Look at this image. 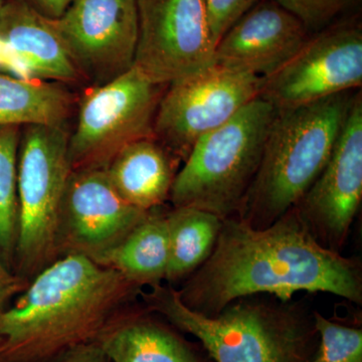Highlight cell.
Listing matches in <instances>:
<instances>
[{
    "instance_id": "obj_1",
    "label": "cell",
    "mask_w": 362,
    "mask_h": 362,
    "mask_svg": "<svg viewBox=\"0 0 362 362\" xmlns=\"http://www.w3.org/2000/svg\"><path fill=\"white\" fill-rule=\"evenodd\" d=\"M176 291L185 306L209 317L262 294L289 302L298 292H323L361 305L362 267L319 245L293 207L265 228L223 218L213 254Z\"/></svg>"
},
{
    "instance_id": "obj_2",
    "label": "cell",
    "mask_w": 362,
    "mask_h": 362,
    "mask_svg": "<svg viewBox=\"0 0 362 362\" xmlns=\"http://www.w3.org/2000/svg\"><path fill=\"white\" fill-rule=\"evenodd\" d=\"M141 290L85 257L57 259L0 313V362H54L96 341Z\"/></svg>"
},
{
    "instance_id": "obj_3",
    "label": "cell",
    "mask_w": 362,
    "mask_h": 362,
    "mask_svg": "<svg viewBox=\"0 0 362 362\" xmlns=\"http://www.w3.org/2000/svg\"><path fill=\"white\" fill-rule=\"evenodd\" d=\"M139 293L143 307L201 341L214 362H309L318 347L313 311L301 302L240 298L209 317L181 302L171 285Z\"/></svg>"
},
{
    "instance_id": "obj_4",
    "label": "cell",
    "mask_w": 362,
    "mask_h": 362,
    "mask_svg": "<svg viewBox=\"0 0 362 362\" xmlns=\"http://www.w3.org/2000/svg\"><path fill=\"white\" fill-rule=\"evenodd\" d=\"M352 100L347 92L277 111L257 175L235 216L265 228L296 206L325 168Z\"/></svg>"
},
{
    "instance_id": "obj_5",
    "label": "cell",
    "mask_w": 362,
    "mask_h": 362,
    "mask_svg": "<svg viewBox=\"0 0 362 362\" xmlns=\"http://www.w3.org/2000/svg\"><path fill=\"white\" fill-rule=\"evenodd\" d=\"M276 114L259 97L202 136L175 176L173 206L197 207L223 220L235 216L257 175Z\"/></svg>"
},
{
    "instance_id": "obj_6",
    "label": "cell",
    "mask_w": 362,
    "mask_h": 362,
    "mask_svg": "<svg viewBox=\"0 0 362 362\" xmlns=\"http://www.w3.org/2000/svg\"><path fill=\"white\" fill-rule=\"evenodd\" d=\"M65 126H25L18 158V240L13 272L30 283L57 259V226L73 168Z\"/></svg>"
},
{
    "instance_id": "obj_7",
    "label": "cell",
    "mask_w": 362,
    "mask_h": 362,
    "mask_svg": "<svg viewBox=\"0 0 362 362\" xmlns=\"http://www.w3.org/2000/svg\"><path fill=\"white\" fill-rule=\"evenodd\" d=\"M164 86L134 66L90 90L78 105L77 125L69 137L74 169H105L130 143L153 136L154 119Z\"/></svg>"
},
{
    "instance_id": "obj_8",
    "label": "cell",
    "mask_w": 362,
    "mask_h": 362,
    "mask_svg": "<svg viewBox=\"0 0 362 362\" xmlns=\"http://www.w3.org/2000/svg\"><path fill=\"white\" fill-rule=\"evenodd\" d=\"M264 78L211 63L168 85L162 95L153 136L185 162L199 139L261 96Z\"/></svg>"
},
{
    "instance_id": "obj_9",
    "label": "cell",
    "mask_w": 362,
    "mask_h": 362,
    "mask_svg": "<svg viewBox=\"0 0 362 362\" xmlns=\"http://www.w3.org/2000/svg\"><path fill=\"white\" fill-rule=\"evenodd\" d=\"M361 85L362 28L349 21L309 37L289 61L264 78L259 97L277 111L287 110Z\"/></svg>"
},
{
    "instance_id": "obj_10",
    "label": "cell",
    "mask_w": 362,
    "mask_h": 362,
    "mask_svg": "<svg viewBox=\"0 0 362 362\" xmlns=\"http://www.w3.org/2000/svg\"><path fill=\"white\" fill-rule=\"evenodd\" d=\"M138 39L133 66L152 82L168 85L214 61L204 0H136Z\"/></svg>"
},
{
    "instance_id": "obj_11",
    "label": "cell",
    "mask_w": 362,
    "mask_h": 362,
    "mask_svg": "<svg viewBox=\"0 0 362 362\" xmlns=\"http://www.w3.org/2000/svg\"><path fill=\"white\" fill-rule=\"evenodd\" d=\"M148 211L126 202L105 169H74L59 211L57 259L82 256L96 263L118 246Z\"/></svg>"
},
{
    "instance_id": "obj_12",
    "label": "cell",
    "mask_w": 362,
    "mask_h": 362,
    "mask_svg": "<svg viewBox=\"0 0 362 362\" xmlns=\"http://www.w3.org/2000/svg\"><path fill=\"white\" fill-rule=\"evenodd\" d=\"M362 199V98L352 100L322 173L294 209L319 245L340 252Z\"/></svg>"
},
{
    "instance_id": "obj_13",
    "label": "cell",
    "mask_w": 362,
    "mask_h": 362,
    "mask_svg": "<svg viewBox=\"0 0 362 362\" xmlns=\"http://www.w3.org/2000/svg\"><path fill=\"white\" fill-rule=\"evenodd\" d=\"M52 21L83 78L106 84L133 66L138 39L136 0H75Z\"/></svg>"
},
{
    "instance_id": "obj_14",
    "label": "cell",
    "mask_w": 362,
    "mask_h": 362,
    "mask_svg": "<svg viewBox=\"0 0 362 362\" xmlns=\"http://www.w3.org/2000/svg\"><path fill=\"white\" fill-rule=\"evenodd\" d=\"M308 32L274 0H263L221 37L213 63L265 78L299 51L309 39Z\"/></svg>"
},
{
    "instance_id": "obj_15",
    "label": "cell",
    "mask_w": 362,
    "mask_h": 362,
    "mask_svg": "<svg viewBox=\"0 0 362 362\" xmlns=\"http://www.w3.org/2000/svg\"><path fill=\"white\" fill-rule=\"evenodd\" d=\"M0 39L23 78L59 83L83 78L54 21L26 0H4L0 9Z\"/></svg>"
},
{
    "instance_id": "obj_16",
    "label": "cell",
    "mask_w": 362,
    "mask_h": 362,
    "mask_svg": "<svg viewBox=\"0 0 362 362\" xmlns=\"http://www.w3.org/2000/svg\"><path fill=\"white\" fill-rule=\"evenodd\" d=\"M96 342L112 362H204L173 325L135 303L119 312Z\"/></svg>"
},
{
    "instance_id": "obj_17",
    "label": "cell",
    "mask_w": 362,
    "mask_h": 362,
    "mask_svg": "<svg viewBox=\"0 0 362 362\" xmlns=\"http://www.w3.org/2000/svg\"><path fill=\"white\" fill-rule=\"evenodd\" d=\"M180 162L152 136L124 147L105 171L126 202L148 211L169 201Z\"/></svg>"
},
{
    "instance_id": "obj_18",
    "label": "cell",
    "mask_w": 362,
    "mask_h": 362,
    "mask_svg": "<svg viewBox=\"0 0 362 362\" xmlns=\"http://www.w3.org/2000/svg\"><path fill=\"white\" fill-rule=\"evenodd\" d=\"M168 211L150 209L146 216L98 265L118 272L129 282L144 287L162 284L169 259Z\"/></svg>"
},
{
    "instance_id": "obj_19",
    "label": "cell",
    "mask_w": 362,
    "mask_h": 362,
    "mask_svg": "<svg viewBox=\"0 0 362 362\" xmlns=\"http://www.w3.org/2000/svg\"><path fill=\"white\" fill-rule=\"evenodd\" d=\"M75 97L58 83L0 73V128L65 126Z\"/></svg>"
},
{
    "instance_id": "obj_20",
    "label": "cell",
    "mask_w": 362,
    "mask_h": 362,
    "mask_svg": "<svg viewBox=\"0 0 362 362\" xmlns=\"http://www.w3.org/2000/svg\"><path fill=\"white\" fill-rule=\"evenodd\" d=\"M169 259L168 285L187 280L213 254L223 218L197 207H173L166 214Z\"/></svg>"
},
{
    "instance_id": "obj_21",
    "label": "cell",
    "mask_w": 362,
    "mask_h": 362,
    "mask_svg": "<svg viewBox=\"0 0 362 362\" xmlns=\"http://www.w3.org/2000/svg\"><path fill=\"white\" fill-rule=\"evenodd\" d=\"M18 128H0V261L11 272L18 240Z\"/></svg>"
},
{
    "instance_id": "obj_22",
    "label": "cell",
    "mask_w": 362,
    "mask_h": 362,
    "mask_svg": "<svg viewBox=\"0 0 362 362\" xmlns=\"http://www.w3.org/2000/svg\"><path fill=\"white\" fill-rule=\"evenodd\" d=\"M318 347L309 362H362V329L313 311Z\"/></svg>"
},
{
    "instance_id": "obj_23",
    "label": "cell",
    "mask_w": 362,
    "mask_h": 362,
    "mask_svg": "<svg viewBox=\"0 0 362 362\" xmlns=\"http://www.w3.org/2000/svg\"><path fill=\"white\" fill-rule=\"evenodd\" d=\"M301 21L307 30H318L341 13L349 0H274Z\"/></svg>"
},
{
    "instance_id": "obj_24",
    "label": "cell",
    "mask_w": 362,
    "mask_h": 362,
    "mask_svg": "<svg viewBox=\"0 0 362 362\" xmlns=\"http://www.w3.org/2000/svg\"><path fill=\"white\" fill-rule=\"evenodd\" d=\"M214 45L242 16L263 0H204Z\"/></svg>"
},
{
    "instance_id": "obj_25",
    "label": "cell",
    "mask_w": 362,
    "mask_h": 362,
    "mask_svg": "<svg viewBox=\"0 0 362 362\" xmlns=\"http://www.w3.org/2000/svg\"><path fill=\"white\" fill-rule=\"evenodd\" d=\"M26 286L28 283L21 280L0 261V313L6 310L14 298L25 289Z\"/></svg>"
},
{
    "instance_id": "obj_26",
    "label": "cell",
    "mask_w": 362,
    "mask_h": 362,
    "mask_svg": "<svg viewBox=\"0 0 362 362\" xmlns=\"http://www.w3.org/2000/svg\"><path fill=\"white\" fill-rule=\"evenodd\" d=\"M54 362H112L96 341L78 345L59 357Z\"/></svg>"
},
{
    "instance_id": "obj_27",
    "label": "cell",
    "mask_w": 362,
    "mask_h": 362,
    "mask_svg": "<svg viewBox=\"0 0 362 362\" xmlns=\"http://www.w3.org/2000/svg\"><path fill=\"white\" fill-rule=\"evenodd\" d=\"M45 18L58 20L75 0H26Z\"/></svg>"
},
{
    "instance_id": "obj_28",
    "label": "cell",
    "mask_w": 362,
    "mask_h": 362,
    "mask_svg": "<svg viewBox=\"0 0 362 362\" xmlns=\"http://www.w3.org/2000/svg\"><path fill=\"white\" fill-rule=\"evenodd\" d=\"M2 344H4V338L0 337V349H1Z\"/></svg>"
},
{
    "instance_id": "obj_29",
    "label": "cell",
    "mask_w": 362,
    "mask_h": 362,
    "mask_svg": "<svg viewBox=\"0 0 362 362\" xmlns=\"http://www.w3.org/2000/svg\"><path fill=\"white\" fill-rule=\"evenodd\" d=\"M4 0H0V9H1L2 4H4Z\"/></svg>"
}]
</instances>
